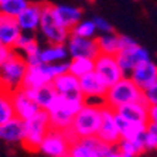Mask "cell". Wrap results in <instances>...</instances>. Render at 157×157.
I'll return each mask as SVG.
<instances>
[{
    "label": "cell",
    "mask_w": 157,
    "mask_h": 157,
    "mask_svg": "<svg viewBox=\"0 0 157 157\" xmlns=\"http://www.w3.org/2000/svg\"><path fill=\"white\" fill-rule=\"evenodd\" d=\"M95 71V59L89 58H75L70 59V74H72L74 77L82 78L88 74H91Z\"/></svg>",
    "instance_id": "28"
},
{
    "label": "cell",
    "mask_w": 157,
    "mask_h": 157,
    "mask_svg": "<svg viewBox=\"0 0 157 157\" xmlns=\"http://www.w3.org/2000/svg\"><path fill=\"white\" fill-rule=\"evenodd\" d=\"M143 99V92L136 86V84L129 77L122 78L119 82L108 88L106 96L103 99L105 106L113 110H117L122 106H126L129 103L139 102Z\"/></svg>",
    "instance_id": "3"
},
{
    "label": "cell",
    "mask_w": 157,
    "mask_h": 157,
    "mask_svg": "<svg viewBox=\"0 0 157 157\" xmlns=\"http://www.w3.org/2000/svg\"><path fill=\"white\" fill-rule=\"evenodd\" d=\"M143 99L149 106H157V84L150 86L147 91L143 92Z\"/></svg>",
    "instance_id": "35"
},
{
    "label": "cell",
    "mask_w": 157,
    "mask_h": 157,
    "mask_svg": "<svg viewBox=\"0 0 157 157\" xmlns=\"http://www.w3.org/2000/svg\"><path fill=\"white\" fill-rule=\"evenodd\" d=\"M68 50L67 45H45L41 48L40 58L44 65H54L58 62L68 61Z\"/></svg>",
    "instance_id": "24"
},
{
    "label": "cell",
    "mask_w": 157,
    "mask_h": 157,
    "mask_svg": "<svg viewBox=\"0 0 157 157\" xmlns=\"http://www.w3.org/2000/svg\"><path fill=\"white\" fill-rule=\"evenodd\" d=\"M106 157H122V154H121V151H119V150H117L116 147H115V149L112 150V151H110V153L108 154Z\"/></svg>",
    "instance_id": "39"
},
{
    "label": "cell",
    "mask_w": 157,
    "mask_h": 157,
    "mask_svg": "<svg viewBox=\"0 0 157 157\" xmlns=\"http://www.w3.org/2000/svg\"><path fill=\"white\" fill-rule=\"evenodd\" d=\"M113 146L101 142L98 137L77 140L71 144L68 157H106L113 150Z\"/></svg>",
    "instance_id": "9"
},
{
    "label": "cell",
    "mask_w": 157,
    "mask_h": 157,
    "mask_svg": "<svg viewBox=\"0 0 157 157\" xmlns=\"http://www.w3.org/2000/svg\"><path fill=\"white\" fill-rule=\"evenodd\" d=\"M123 121L136 124H149V105L144 99L135 103H129L115 110Z\"/></svg>",
    "instance_id": "17"
},
{
    "label": "cell",
    "mask_w": 157,
    "mask_h": 157,
    "mask_svg": "<svg viewBox=\"0 0 157 157\" xmlns=\"http://www.w3.org/2000/svg\"><path fill=\"white\" fill-rule=\"evenodd\" d=\"M52 14L59 26L68 30L70 33L78 23L84 20L82 9L71 4H52Z\"/></svg>",
    "instance_id": "15"
},
{
    "label": "cell",
    "mask_w": 157,
    "mask_h": 157,
    "mask_svg": "<svg viewBox=\"0 0 157 157\" xmlns=\"http://www.w3.org/2000/svg\"><path fill=\"white\" fill-rule=\"evenodd\" d=\"M38 34L47 41L48 45H65L67 41L70 40L71 33L59 26L52 14V4L44 3Z\"/></svg>",
    "instance_id": "6"
},
{
    "label": "cell",
    "mask_w": 157,
    "mask_h": 157,
    "mask_svg": "<svg viewBox=\"0 0 157 157\" xmlns=\"http://www.w3.org/2000/svg\"><path fill=\"white\" fill-rule=\"evenodd\" d=\"M92 20H94V23H95L98 33H101V34H110V33H113V27H112V24H110L106 18L99 17V16H95Z\"/></svg>",
    "instance_id": "34"
},
{
    "label": "cell",
    "mask_w": 157,
    "mask_h": 157,
    "mask_svg": "<svg viewBox=\"0 0 157 157\" xmlns=\"http://www.w3.org/2000/svg\"><path fill=\"white\" fill-rule=\"evenodd\" d=\"M136 45H139V44L136 43L132 37H129V36H119V47H121V51H126V50L135 48Z\"/></svg>",
    "instance_id": "36"
},
{
    "label": "cell",
    "mask_w": 157,
    "mask_h": 157,
    "mask_svg": "<svg viewBox=\"0 0 157 157\" xmlns=\"http://www.w3.org/2000/svg\"><path fill=\"white\" fill-rule=\"evenodd\" d=\"M71 143L67 139L64 132L51 129L44 137L43 143L38 147V151L48 157H68L70 156Z\"/></svg>",
    "instance_id": "7"
},
{
    "label": "cell",
    "mask_w": 157,
    "mask_h": 157,
    "mask_svg": "<svg viewBox=\"0 0 157 157\" xmlns=\"http://www.w3.org/2000/svg\"><path fill=\"white\" fill-rule=\"evenodd\" d=\"M51 129L48 113L45 110H40L36 116L24 122V147L29 150H38L44 137Z\"/></svg>",
    "instance_id": "5"
},
{
    "label": "cell",
    "mask_w": 157,
    "mask_h": 157,
    "mask_svg": "<svg viewBox=\"0 0 157 157\" xmlns=\"http://www.w3.org/2000/svg\"><path fill=\"white\" fill-rule=\"evenodd\" d=\"M0 18H2V16H0Z\"/></svg>",
    "instance_id": "41"
},
{
    "label": "cell",
    "mask_w": 157,
    "mask_h": 157,
    "mask_svg": "<svg viewBox=\"0 0 157 157\" xmlns=\"http://www.w3.org/2000/svg\"><path fill=\"white\" fill-rule=\"evenodd\" d=\"M65 45L71 59L75 58L96 59L101 55L96 38L95 40H86V38H78V37L71 36Z\"/></svg>",
    "instance_id": "13"
},
{
    "label": "cell",
    "mask_w": 157,
    "mask_h": 157,
    "mask_svg": "<svg viewBox=\"0 0 157 157\" xmlns=\"http://www.w3.org/2000/svg\"><path fill=\"white\" fill-rule=\"evenodd\" d=\"M55 77L52 75L50 65H37V67H29L23 82V88L26 89H38L45 85H51L54 82Z\"/></svg>",
    "instance_id": "16"
},
{
    "label": "cell",
    "mask_w": 157,
    "mask_h": 157,
    "mask_svg": "<svg viewBox=\"0 0 157 157\" xmlns=\"http://www.w3.org/2000/svg\"><path fill=\"white\" fill-rule=\"evenodd\" d=\"M79 88H81V95L84 96L85 102H88L89 99L94 98L105 99L106 92H108V86L99 79V77L95 72H91L81 78Z\"/></svg>",
    "instance_id": "18"
},
{
    "label": "cell",
    "mask_w": 157,
    "mask_h": 157,
    "mask_svg": "<svg viewBox=\"0 0 157 157\" xmlns=\"http://www.w3.org/2000/svg\"><path fill=\"white\" fill-rule=\"evenodd\" d=\"M96 43H98L99 52L103 55H113L116 57L121 51L119 47V36L115 33L110 34H99L96 37Z\"/></svg>",
    "instance_id": "26"
},
{
    "label": "cell",
    "mask_w": 157,
    "mask_h": 157,
    "mask_svg": "<svg viewBox=\"0 0 157 157\" xmlns=\"http://www.w3.org/2000/svg\"><path fill=\"white\" fill-rule=\"evenodd\" d=\"M96 137L113 147H116L117 143L121 142V133L116 124V112L105 105L102 106V122Z\"/></svg>",
    "instance_id": "12"
},
{
    "label": "cell",
    "mask_w": 157,
    "mask_h": 157,
    "mask_svg": "<svg viewBox=\"0 0 157 157\" xmlns=\"http://www.w3.org/2000/svg\"><path fill=\"white\" fill-rule=\"evenodd\" d=\"M146 149H157V124L149 123L146 129V135L143 137Z\"/></svg>",
    "instance_id": "32"
},
{
    "label": "cell",
    "mask_w": 157,
    "mask_h": 157,
    "mask_svg": "<svg viewBox=\"0 0 157 157\" xmlns=\"http://www.w3.org/2000/svg\"><path fill=\"white\" fill-rule=\"evenodd\" d=\"M0 139L6 143L17 144L24 143V122L18 117H13L7 123L0 126Z\"/></svg>",
    "instance_id": "22"
},
{
    "label": "cell",
    "mask_w": 157,
    "mask_h": 157,
    "mask_svg": "<svg viewBox=\"0 0 157 157\" xmlns=\"http://www.w3.org/2000/svg\"><path fill=\"white\" fill-rule=\"evenodd\" d=\"M29 65L21 55H16L3 65H0V88L13 95L14 92L23 88Z\"/></svg>",
    "instance_id": "4"
},
{
    "label": "cell",
    "mask_w": 157,
    "mask_h": 157,
    "mask_svg": "<svg viewBox=\"0 0 157 157\" xmlns=\"http://www.w3.org/2000/svg\"><path fill=\"white\" fill-rule=\"evenodd\" d=\"M11 103L14 108L16 117L21 119L23 122L31 119L41 110L36 103V101L33 99V91L26 89V88L18 89L17 92H14L11 95Z\"/></svg>",
    "instance_id": "10"
},
{
    "label": "cell",
    "mask_w": 157,
    "mask_h": 157,
    "mask_svg": "<svg viewBox=\"0 0 157 157\" xmlns=\"http://www.w3.org/2000/svg\"><path fill=\"white\" fill-rule=\"evenodd\" d=\"M20 36H21V30L17 24V20L2 16L0 18V45L14 50V45Z\"/></svg>",
    "instance_id": "20"
},
{
    "label": "cell",
    "mask_w": 157,
    "mask_h": 157,
    "mask_svg": "<svg viewBox=\"0 0 157 157\" xmlns=\"http://www.w3.org/2000/svg\"><path fill=\"white\" fill-rule=\"evenodd\" d=\"M98 30L94 20H82L71 30V36L78 38H86V40H95Z\"/></svg>",
    "instance_id": "30"
},
{
    "label": "cell",
    "mask_w": 157,
    "mask_h": 157,
    "mask_svg": "<svg viewBox=\"0 0 157 157\" xmlns=\"http://www.w3.org/2000/svg\"><path fill=\"white\" fill-rule=\"evenodd\" d=\"M52 86H54L55 92L59 96H65V98L82 96L81 95V88H79V78L74 77L72 74H70V72L55 78L54 82H52Z\"/></svg>",
    "instance_id": "21"
},
{
    "label": "cell",
    "mask_w": 157,
    "mask_h": 157,
    "mask_svg": "<svg viewBox=\"0 0 157 157\" xmlns=\"http://www.w3.org/2000/svg\"><path fill=\"white\" fill-rule=\"evenodd\" d=\"M116 124H117V129H119V133H121V139L143 140V137L146 135L147 124L129 123V122L123 121L117 113H116Z\"/></svg>",
    "instance_id": "23"
},
{
    "label": "cell",
    "mask_w": 157,
    "mask_h": 157,
    "mask_svg": "<svg viewBox=\"0 0 157 157\" xmlns=\"http://www.w3.org/2000/svg\"><path fill=\"white\" fill-rule=\"evenodd\" d=\"M38 38H37L36 34H30V33H21V36L18 37V40L17 43H16L14 45V51L17 52H21L26 47H29L31 43H34V41H37Z\"/></svg>",
    "instance_id": "33"
},
{
    "label": "cell",
    "mask_w": 157,
    "mask_h": 157,
    "mask_svg": "<svg viewBox=\"0 0 157 157\" xmlns=\"http://www.w3.org/2000/svg\"><path fill=\"white\" fill-rule=\"evenodd\" d=\"M94 72L108 88H110L112 85L119 82L122 78H124L121 67L117 64L116 57H113V55H99L95 59V71Z\"/></svg>",
    "instance_id": "8"
},
{
    "label": "cell",
    "mask_w": 157,
    "mask_h": 157,
    "mask_svg": "<svg viewBox=\"0 0 157 157\" xmlns=\"http://www.w3.org/2000/svg\"><path fill=\"white\" fill-rule=\"evenodd\" d=\"M14 115V108L11 103V95L0 88V126L11 121Z\"/></svg>",
    "instance_id": "29"
},
{
    "label": "cell",
    "mask_w": 157,
    "mask_h": 157,
    "mask_svg": "<svg viewBox=\"0 0 157 157\" xmlns=\"http://www.w3.org/2000/svg\"><path fill=\"white\" fill-rule=\"evenodd\" d=\"M31 91H33V99L36 101L38 108H40L41 110H45V112L51 108V105L54 103L57 96H58V94L55 92L52 84L41 86V88H38V89H31Z\"/></svg>",
    "instance_id": "25"
},
{
    "label": "cell",
    "mask_w": 157,
    "mask_h": 157,
    "mask_svg": "<svg viewBox=\"0 0 157 157\" xmlns=\"http://www.w3.org/2000/svg\"><path fill=\"white\" fill-rule=\"evenodd\" d=\"M116 59L124 77H130L132 72L139 65L151 61L149 51L140 45H136L135 48H130L126 51H119V54L116 55Z\"/></svg>",
    "instance_id": "11"
},
{
    "label": "cell",
    "mask_w": 157,
    "mask_h": 157,
    "mask_svg": "<svg viewBox=\"0 0 157 157\" xmlns=\"http://www.w3.org/2000/svg\"><path fill=\"white\" fill-rule=\"evenodd\" d=\"M149 123L157 124V106H149Z\"/></svg>",
    "instance_id": "38"
},
{
    "label": "cell",
    "mask_w": 157,
    "mask_h": 157,
    "mask_svg": "<svg viewBox=\"0 0 157 157\" xmlns=\"http://www.w3.org/2000/svg\"><path fill=\"white\" fill-rule=\"evenodd\" d=\"M129 78L135 82L136 86L142 92L147 91L150 86L157 84V65L153 61L144 62L137 67Z\"/></svg>",
    "instance_id": "19"
},
{
    "label": "cell",
    "mask_w": 157,
    "mask_h": 157,
    "mask_svg": "<svg viewBox=\"0 0 157 157\" xmlns=\"http://www.w3.org/2000/svg\"><path fill=\"white\" fill-rule=\"evenodd\" d=\"M116 149L119 150L122 154H130V156L136 157V156H139L142 151H144L146 147H144V142H143V140H124V139H121V142L117 143Z\"/></svg>",
    "instance_id": "31"
},
{
    "label": "cell",
    "mask_w": 157,
    "mask_h": 157,
    "mask_svg": "<svg viewBox=\"0 0 157 157\" xmlns=\"http://www.w3.org/2000/svg\"><path fill=\"white\" fill-rule=\"evenodd\" d=\"M122 154V153H121ZM122 157H133V156H130V154H122Z\"/></svg>",
    "instance_id": "40"
},
{
    "label": "cell",
    "mask_w": 157,
    "mask_h": 157,
    "mask_svg": "<svg viewBox=\"0 0 157 157\" xmlns=\"http://www.w3.org/2000/svg\"><path fill=\"white\" fill-rule=\"evenodd\" d=\"M29 4V0H0V16L17 18Z\"/></svg>",
    "instance_id": "27"
},
{
    "label": "cell",
    "mask_w": 157,
    "mask_h": 157,
    "mask_svg": "<svg viewBox=\"0 0 157 157\" xmlns=\"http://www.w3.org/2000/svg\"><path fill=\"white\" fill-rule=\"evenodd\" d=\"M43 10H44V3L30 2L26 10L16 18L21 33H30V34L38 33V29H40L41 24V17H43Z\"/></svg>",
    "instance_id": "14"
},
{
    "label": "cell",
    "mask_w": 157,
    "mask_h": 157,
    "mask_svg": "<svg viewBox=\"0 0 157 157\" xmlns=\"http://www.w3.org/2000/svg\"><path fill=\"white\" fill-rule=\"evenodd\" d=\"M102 106L95 103H86L79 113L74 117L70 130L78 140L91 139L98 136L101 122H102Z\"/></svg>",
    "instance_id": "2"
},
{
    "label": "cell",
    "mask_w": 157,
    "mask_h": 157,
    "mask_svg": "<svg viewBox=\"0 0 157 157\" xmlns=\"http://www.w3.org/2000/svg\"><path fill=\"white\" fill-rule=\"evenodd\" d=\"M85 106V99L82 96L77 98H65V96H57L51 108L47 110L51 128L57 130L65 132L71 128L74 117L79 113Z\"/></svg>",
    "instance_id": "1"
},
{
    "label": "cell",
    "mask_w": 157,
    "mask_h": 157,
    "mask_svg": "<svg viewBox=\"0 0 157 157\" xmlns=\"http://www.w3.org/2000/svg\"><path fill=\"white\" fill-rule=\"evenodd\" d=\"M14 55H16L14 50L0 45V65H3L4 62H7L9 59H11L13 57H14Z\"/></svg>",
    "instance_id": "37"
}]
</instances>
